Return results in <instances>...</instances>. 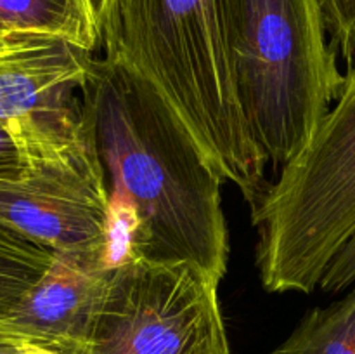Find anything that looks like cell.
<instances>
[{
  "label": "cell",
  "mask_w": 355,
  "mask_h": 354,
  "mask_svg": "<svg viewBox=\"0 0 355 354\" xmlns=\"http://www.w3.org/2000/svg\"><path fill=\"white\" fill-rule=\"evenodd\" d=\"M89 3H90V9H92V12H94V17H96V21H97V26H101V21H103L104 12H106L107 0H89ZM99 33H101V30H99Z\"/></svg>",
  "instance_id": "16"
},
{
  "label": "cell",
  "mask_w": 355,
  "mask_h": 354,
  "mask_svg": "<svg viewBox=\"0 0 355 354\" xmlns=\"http://www.w3.org/2000/svg\"><path fill=\"white\" fill-rule=\"evenodd\" d=\"M111 271L55 255L44 276L2 316L16 333L61 354H89Z\"/></svg>",
  "instance_id": "8"
},
{
  "label": "cell",
  "mask_w": 355,
  "mask_h": 354,
  "mask_svg": "<svg viewBox=\"0 0 355 354\" xmlns=\"http://www.w3.org/2000/svg\"><path fill=\"white\" fill-rule=\"evenodd\" d=\"M96 146L0 179V219L55 255L103 269L110 186Z\"/></svg>",
  "instance_id": "7"
},
{
  "label": "cell",
  "mask_w": 355,
  "mask_h": 354,
  "mask_svg": "<svg viewBox=\"0 0 355 354\" xmlns=\"http://www.w3.org/2000/svg\"><path fill=\"white\" fill-rule=\"evenodd\" d=\"M243 110L279 172L318 132L343 85L321 0H225Z\"/></svg>",
  "instance_id": "3"
},
{
  "label": "cell",
  "mask_w": 355,
  "mask_h": 354,
  "mask_svg": "<svg viewBox=\"0 0 355 354\" xmlns=\"http://www.w3.org/2000/svg\"><path fill=\"white\" fill-rule=\"evenodd\" d=\"M355 285V233L345 242V245L333 257L326 269L319 288L326 294H340Z\"/></svg>",
  "instance_id": "13"
},
{
  "label": "cell",
  "mask_w": 355,
  "mask_h": 354,
  "mask_svg": "<svg viewBox=\"0 0 355 354\" xmlns=\"http://www.w3.org/2000/svg\"><path fill=\"white\" fill-rule=\"evenodd\" d=\"M31 342H28L24 337L14 332L2 318H0V354H26L28 347Z\"/></svg>",
  "instance_id": "15"
},
{
  "label": "cell",
  "mask_w": 355,
  "mask_h": 354,
  "mask_svg": "<svg viewBox=\"0 0 355 354\" xmlns=\"http://www.w3.org/2000/svg\"><path fill=\"white\" fill-rule=\"evenodd\" d=\"M12 37H17V35H7L3 33V31H0V47H3V45H6Z\"/></svg>",
  "instance_id": "18"
},
{
  "label": "cell",
  "mask_w": 355,
  "mask_h": 354,
  "mask_svg": "<svg viewBox=\"0 0 355 354\" xmlns=\"http://www.w3.org/2000/svg\"><path fill=\"white\" fill-rule=\"evenodd\" d=\"M99 30L103 56L144 76L224 183L257 207L269 163L239 97L225 0H107Z\"/></svg>",
  "instance_id": "2"
},
{
  "label": "cell",
  "mask_w": 355,
  "mask_h": 354,
  "mask_svg": "<svg viewBox=\"0 0 355 354\" xmlns=\"http://www.w3.org/2000/svg\"><path fill=\"white\" fill-rule=\"evenodd\" d=\"M218 287L189 264L111 271L89 354H231Z\"/></svg>",
  "instance_id": "5"
},
{
  "label": "cell",
  "mask_w": 355,
  "mask_h": 354,
  "mask_svg": "<svg viewBox=\"0 0 355 354\" xmlns=\"http://www.w3.org/2000/svg\"><path fill=\"white\" fill-rule=\"evenodd\" d=\"M270 354H355V285L335 304L311 309Z\"/></svg>",
  "instance_id": "10"
},
{
  "label": "cell",
  "mask_w": 355,
  "mask_h": 354,
  "mask_svg": "<svg viewBox=\"0 0 355 354\" xmlns=\"http://www.w3.org/2000/svg\"><path fill=\"white\" fill-rule=\"evenodd\" d=\"M54 252L0 219V318L44 276Z\"/></svg>",
  "instance_id": "11"
},
{
  "label": "cell",
  "mask_w": 355,
  "mask_h": 354,
  "mask_svg": "<svg viewBox=\"0 0 355 354\" xmlns=\"http://www.w3.org/2000/svg\"><path fill=\"white\" fill-rule=\"evenodd\" d=\"M26 354H61V353H58V351H52V349H45V347H40V346H35V344H31V346L28 347Z\"/></svg>",
  "instance_id": "17"
},
{
  "label": "cell",
  "mask_w": 355,
  "mask_h": 354,
  "mask_svg": "<svg viewBox=\"0 0 355 354\" xmlns=\"http://www.w3.org/2000/svg\"><path fill=\"white\" fill-rule=\"evenodd\" d=\"M257 267L270 294H312L355 233V58L311 144L252 210Z\"/></svg>",
  "instance_id": "4"
},
{
  "label": "cell",
  "mask_w": 355,
  "mask_h": 354,
  "mask_svg": "<svg viewBox=\"0 0 355 354\" xmlns=\"http://www.w3.org/2000/svg\"><path fill=\"white\" fill-rule=\"evenodd\" d=\"M96 52L71 40L17 35L0 47V125L24 167L94 148L82 92Z\"/></svg>",
  "instance_id": "6"
},
{
  "label": "cell",
  "mask_w": 355,
  "mask_h": 354,
  "mask_svg": "<svg viewBox=\"0 0 355 354\" xmlns=\"http://www.w3.org/2000/svg\"><path fill=\"white\" fill-rule=\"evenodd\" d=\"M82 106L110 189L141 219L142 260L189 264L220 283L229 262L224 179L172 108L144 76L107 56L94 61Z\"/></svg>",
  "instance_id": "1"
},
{
  "label": "cell",
  "mask_w": 355,
  "mask_h": 354,
  "mask_svg": "<svg viewBox=\"0 0 355 354\" xmlns=\"http://www.w3.org/2000/svg\"><path fill=\"white\" fill-rule=\"evenodd\" d=\"M24 162L12 137L0 125V179H16L24 172Z\"/></svg>",
  "instance_id": "14"
},
{
  "label": "cell",
  "mask_w": 355,
  "mask_h": 354,
  "mask_svg": "<svg viewBox=\"0 0 355 354\" xmlns=\"http://www.w3.org/2000/svg\"><path fill=\"white\" fill-rule=\"evenodd\" d=\"M331 44L347 65L355 58V0H321Z\"/></svg>",
  "instance_id": "12"
},
{
  "label": "cell",
  "mask_w": 355,
  "mask_h": 354,
  "mask_svg": "<svg viewBox=\"0 0 355 354\" xmlns=\"http://www.w3.org/2000/svg\"><path fill=\"white\" fill-rule=\"evenodd\" d=\"M0 31L66 38L94 52L101 49L89 0H0Z\"/></svg>",
  "instance_id": "9"
}]
</instances>
